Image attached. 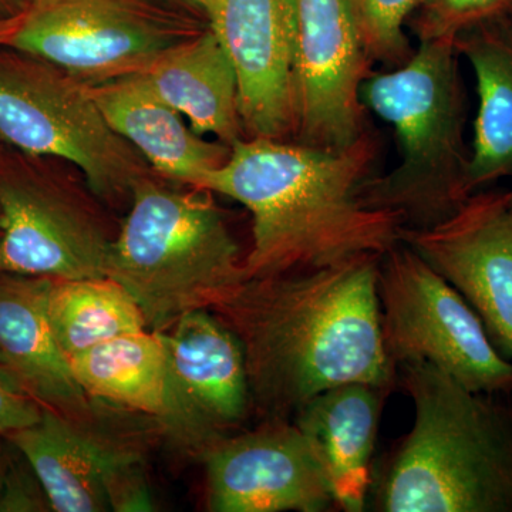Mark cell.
I'll use <instances>...</instances> for the list:
<instances>
[{
  "label": "cell",
  "mask_w": 512,
  "mask_h": 512,
  "mask_svg": "<svg viewBox=\"0 0 512 512\" xmlns=\"http://www.w3.org/2000/svg\"><path fill=\"white\" fill-rule=\"evenodd\" d=\"M53 279L0 272V367L43 409L87 419L96 409L57 346L47 298Z\"/></svg>",
  "instance_id": "2e32d148"
},
{
  "label": "cell",
  "mask_w": 512,
  "mask_h": 512,
  "mask_svg": "<svg viewBox=\"0 0 512 512\" xmlns=\"http://www.w3.org/2000/svg\"><path fill=\"white\" fill-rule=\"evenodd\" d=\"M32 0H0V18H19Z\"/></svg>",
  "instance_id": "4316f807"
},
{
  "label": "cell",
  "mask_w": 512,
  "mask_h": 512,
  "mask_svg": "<svg viewBox=\"0 0 512 512\" xmlns=\"http://www.w3.org/2000/svg\"><path fill=\"white\" fill-rule=\"evenodd\" d=\"M144 74L198 136L229 147L242 138L237 73L211 29L165 49Z\"/></svg>",
  "instance_id": "ffe728a7"
},
{
  "label": "cell",
  "mask_w": 512,
  "mask_h": 512,
  "mask_svg": "<svg viewBox=\"0 0 512 512\" xmlns=\"http://www.w3.org/2000/svg\"><path fill=\"white\" fill-rule=\"evenodd\" d=\"M512 0H423L413 20V30L424 40L456 39L464 30L507 15Z\"/></svg>",
  "instance_id": "cb8c5ba5"
},
{
  "label": "cell",
  "mask_w": 512,
  "mask_h": 512,
  "mask_svg": "<svg viewBox=\"0 0 512 512\" xmlns=\"http://www.w3.org/2000/svg\"><path fill=\"white\" fill-rule=\"evenodd\" d=\"M190 36L161 6L144 0H32L6 46L92 87L146 72L165 49Z\"/></svg>",
  "instance_id": "ba28073f"
},
{
  "label": "cell",
  "mask_w": 512,
  "mask_h": 512,
  "mask_svg": "<svg viewBox=\"0 0 512 512\" xmlns=\"http://www.w3.org/2000/svg\"><path fill=\"white\" fill-rule=\"evenodd\" d=\"M380 258L247 279L211 309L241 342L252 407L266 420H289L342 384L397 382L380 325Z\"/></svg>",
  "instance_id": "6da1fadb"
},
{
  "label": "cell",
  "mask_w": 512,
  "mask_h": 512,
  "mask_svg": "<svg viewBox=\"0 0 512 512\" xmlns=\"http://www.w3.org/2000/svg\"><path fill=\"white\" fill-rule=\"evenodd\" d=\"M476 77L478 111L471 146L473 192L512 177V16H498L454 39Z\"/></svg>",
  "instance_id": "44dd1931"
},
{
  "label": "cell",
  "mask_w": 512,
  "mask_h": 512,
  "mask_svg": "<svg viewBox=\"0 0 512 512\" xmlns=\"http://www.w3.org/2000/svg\"><path fill=\"white\" fill-rule=\"evenodd\" d=\"M8 466V457H6V454L3 453L2 448H0V491H2L3 481H5L6 470H8Z\"/></svg>",
  "instance_id": "f546056e"
},
{
  "label": "cell",
  "mask_w": 512,
  "mask_h": 512,
  "mask_svg": "<svg viewBox=\"0 0 512 512\" xmlns=\"http://www.w3.org/2000/svg\"><path fill=\"white\" fill-rule=\"evenodd\" d=\"M111 241L76 192L29 174L0 175V272L106 278Z\"/></svg>",
  "instance_id": "30bf717a"
},
{
  "label": "cell",
  "mask_w": 512,
  "mask_h": 512,
  "mask_svg": "<svg viewBox=\"0 0 512 512\" xmlns=\"http://www.w3.org/2000/svg\"><path fill=\"white\" fill-rule=\"evenodd\" d=\"M29 511H52V508L28 461L25 460V466L9 463L0 491V512Z\"/></svg>",
  "instance_id": "d4e9b609"
},
{
  "label": "cell",
  "mask_w": 512,
  "mask_h": 512,
  "mask_svg": "<svg viewBox=\"0 0 512 512\" xmlns=\"http://www.w3.org/2000/svg\"><path fill=\"white\" fill-rule=\"evenodd\" d=\"M510 13H511V16H512V8H511V10H510Z\"/></svg>",
  "instance_id": "1f68e13d"
},
{
  "label": "cell",
  "mask_w": 512,
  "mask_h": 512,
  "mask_svg": "<svg viewBox=\"0 0 512 512\" xmlns=\"http://www.w3.org/2000/svg\"><path fill=\"white\" fill-rule=\"evenodd\" d=\"M0 138L29 156L76 165L103 200L131 197L146 161L107 123L90 87L18 50L0 52Z\"/></svg>",
  "instance_id": "8992f818"
},
{
  "label": "cell",
  "mask_w": 512,
  "mask_h": 512,
  "mask_svg": "<svg viewBox=\"0 0 512 512\" xmlns=\"http://www.w3.org/2000/svg\"><path fill=\"white\" fill-rule=\"evenodd\" d=\"M372 60L343 0H296L293 104L298 143L339 150L366 131Z\"/></svg>",
  "instance_id": "9c48e42d"
},
{
  "label": "cell",
  "mask_w": 512,
  "mask_h": 512,
  "mask_svg": "<svg viewBox=\"0 0 512 512\" xmlns=\"http://www.w3.org/2000/svg\"><path fill=\"white\" fill-rule=\"evenodd\" d=\"M377 153L376 137L367 130L339 150L239 138L197 190L225 195L251 212L245 278L312 271L355 256L383 255L399 244L403 218L367 207L360 195Z\"/></svg>",
  "instance_id": "7a4b0ae2"
},
{
  "label": "cell",
  "mask_w": 512,
  "mask_h": 512,
  "mask_svg": "<svg viewBox=\"0 0 512 512\" xmlns=\"http://www.w3.org/2000/svg\"><path fill=\"white\" fill-rule=\"evenodd\" d=\"M204 15L234 64L249 137L295 134L296 0H205Z\"/></svg>",
  "instance_id": "4fadbf2b"
},
{
  "label": "cell",
  "mask_w": 512,
  "mask_h": 512,
  "mask_svg": "<svg viewBox=\"0 0 512 512\" xmlns=\"http://www.w3.org/2000/svg\"><path fill=\"white\" fill-rule=\"evenodd\" d=\"M107 123L167 180L197 188L227 161L231 147L198 136L188 121L136 73L90 87Z\"/></svg>",
  "instance_id": "e0dca14e"
},
{
  "label": "cell",
  "mask_w": 512,
  "mask_h": 512,
  "mask_svg": "<svg viewBox=\"0 0 512 512\" xmlns=\"http://www.w3.org/2000/svg\"><path fill=\"white\" fill-rule=\"evenodd\" d=\"M19 18H0V46L8 45L9 37L15 32Z\"/></svg>",
  "instance_id": "f1b7e54d"
},
{
  "label": "cell",
  "mask_w": 512,
  "mask_h": 512,
  "mask_svg": "<svg viewBox=\"0 0 512 512\" xmlns=\"http://www.w3.org/2000/svg\"><path fill=\"white\" fill-rule=\"evenodd\" d=\"M360 42L373 63L402 66L414 50L404 26L423 0H343Z\"/></svg>",
  "instance_id": "603a6c76"
},
{
  "label": "cell",
  "mask_w": 512,
  "mask_h": 512,
  "mask_svg": "<svg viewBox=\"0 0 512 512\" xmlns=\"http://www.w3.org/2000/svg\"><path fill=\"white\" fill-rule=\"evenodd\" d=\"M178 386L218 429L247 419L252 409L241 342L211 309L185 313L161 332Z\"/></svg>",
  "instance_id": "d6986e66"
},
{
  "label": "cell",
  "mask_w": 512,
  "mask_h": 512,
  "mask_svg": "<svg viewBox=\"0 0 512 512\" xmlns=\"http://www.w3.org/2000/svg\"><path fill=\"white\" fill-rule=\"evenodd\" d=\"M362 100L393 127L400 163L370 175L367 207L397 212L403 228L426 229L456 214L471 195L467 94L454 40H424L402 66L373 73Z\"/></svg>",
  "instance_id": "277c9868"
},
{
  "label": "cell",
  "mask_w": 512,
  "mask_h": 512,
  "mask_svg": "<svg viewBox=\"0 0 512 512\" xmlns=\"http://www.w3.org/2000/svg\"><path fill=\"white\" fill-rule=\"evenodd\" d=\"M397 382L413 429L373 476L382 512H512V393L471 392L430 363H403Z\"/></svg>",
  "instance_id": "3957f363"
},
{
  "label": "cell",
  "mask_w": 512,
  "mask_h": 512,
  "mask_svg": "<svg viewBox=\"0 0 512 512\" xmlns=\"http://www.w3.org/2000/svg\"><path fill=\"white\" fill-rule=\"evenodd\" d=\"M214 512H323L335 495L315 451L288 419L222 437L202 456Z\"/></svg>",
  "instance_id": "7c38bea8"
},
{
  "label": "cell",
  "mask_w": 512,
  "mask_h": 512,
  "mask_svg": "<svg viewBox=\"0 0 512 512\" xmlns=\"http://www.w3.org/2000/svg\"><path fill=\"white\" fill-rule=\"evenodd\" d=\"M43 407L0 367V436L8 437L39 421Z\"/></svg>",
  "instance_id": "484cf974"
},
{
  "label": "cell",
  "mask_w": 512,
  "mask_h": 512,
  "mask_svg": "<svg viewBox=\"0 0 512 512\" xmlns=\"http://www.w3.org/2000/svg\"><path fill=\"white\" fill-rule=\"evenodd\" d=\"M510 195H511V200H512V190L510 191Z\"/></svg>",
  "instance_id": "4dcf8cb0"
},
{
  "label": "cell",
  "mask_w": 512,
  "mask_h": 512,
  "mask_svg": "<svg viewBox=\"0 0 512 512\" xmlns=\"http://www.w3.org/2000/svg\"><path fill=\"white\" fill-rule=\"evenodd\" d=\"M47 316L67 360L107 340L147 330L133 296L110 278L53 279Z\"/></svg>",
  "instance_id": "7402d4cb"
},
{
  "label": "cell",
  "mask_w": 512,
  "mask_h": 512,
  "mask_svg": "<svg viewBox=\"0 0 512 512\" xmlns=\"http://www.w3.org/2000/svg\"><path fill=\"white\" fill-rule=\"evenodd\" d=\"M400 241L450 282L483 320L495 348L512 359V200L477 191L448 220L402 228Z\"/></svg>",
  "instance_id": "8fae6325"
},
{
  "label": "cell",
  "mask_w": 512,
  "mask_h": 512,
  "mask_svg": "<svg viewBox=\"0 0 512 512\" xmlns=\"http://www.w3.org/2000/svg\"><path fill=\"white\" fill-rule=\"evenodd\" d=\"M69 363L92 399L156 421L165 436L201 458L225 437L178 386L161 332L147 329L107 340Z\"/></svg>",
  "instance_id": "5bb4252c"
},
{
  "label": "cell",
  "mask_w": 512,
  "mask_h": 512,
  "mask_svg": "<svg viewBox=\"0 0 512 512\" xmlns=\"http://www.w3.org/2000/svg\"><path fill=\"white\" fill-rule=\"evenodd\" d=\"M390 390L342 384L319 393L295 414L293 423L315 451L343 511H365L380 416Z\"/></svg>",
  "instance_id": "ac0fdd59"
},
{
  "label": "cell",
  "mask_w": 512,
  "mask_h": 512,
  "mask_svg": "<svg viewBox=\"0 0 512 512\" xmlns=\"http://www.w3.org/2000/svg\"><path fill=\"white\" fill-rule=\"evenodd\" d=\"M87 419L49 409L32 426L5 437L35 471L56 512L109 510L104 478L111 468L144 456L146 429L110 430L111 412L100 406Z\"/></svg>",
  "instance_id": "9a60e30c"
},
{
  "label": "cell",
  "mask_w": 512,
  "mask_h": 512,
  "mask_svg": "<svg viewBox=\"0 0 512 512\" xmlns=\"http://www.w3.org/2000/svg\"><path fill=\"white\" fill-rule=\"evenodd\" d=\"M144 2L153 3V5H174L183 6L190 10H197V12L204 13L205 0H144Z\"/></svg>",
  "instance_id": "83f0119b"
},
{
  "label": "cell",
  "mask_w": 512,
  "mask_h": 512,
  "mask_svg": "<svg viewBox=\"0 0 512 512\" xmlns=\"http://www.w3.org/2000/svg\"><path fill=\"white\" fill-rule=\"evenodd\" d=\"M106 278L133 296L153 332L185 313L214 309L247 281L238 244L207 191L173 190L150 175L131 192Z\"/></svg>",
  "instance_id": "5b68a950"
},
{
  "label": "cell",
  "mask_w": 512,
  "mask_h": 512,
  "mask_svg": "<svg viewBox=\"0 0 512 512\" xmlns=\"http://www.w3.org/2000/svg\"><path fill=\"white\" fill-rule=\"evenodd\" d=\"M384 352L394 367L426 362L480 393H512V362L460 292L402 241L377 272Z\"/></svg>",
  "instance_id": "52a82bcc"
}]
</instances>
